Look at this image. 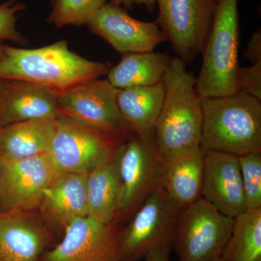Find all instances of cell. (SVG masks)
Returning <instances> with one entry per match:
<instances>
[{"mask_svg": "<svg viewBox=\"0 0 261 261\" xmlns=\"http://www.w3.org/2000/svg\"><path fill=\"white\" fill-rule=\"evenodd\" d=\"M112 67L111 62L89 61L70 50L63 39L36 49L5 46L0 78L27 81L58 94L107 75Z\"/></svg>", "mask_w": 261, "mask_h": 261, "instance_id": "obj_1", "label": "cell"}, {"mask_svg": "<svg viewBox=\"0 0 261 261\" xmlns=\"http://www.w3.org/2000/svg\"><path fill=\"white\" fill-rule=\"evenodd\" d=\"M178 57L171 59L163 77L165 95L154 127L161 160L200 148L202 111L196 78Z\"/></svg>", "mask_w": 261, "mask_h": 261, "instance_id": "obj_2", "label": "cell"}, {"mask_svg": "<svg viewBox=\"0 0 261 261\" xmlns=\"http://www.w3.org/2000/svg\"><path fill=\"white\" fill-rule=\"evenodd\" d=\"M202 152L218 151L240 156L261 151V101L248 95L201 99Z\"/></svg>", "mask_w": 261, "mask_h": 261, "instance_id": "obj_3", "label": "cell"}, {"mask_svg": "<svg viewBox=\"0 0 261 261\" xmlns=\"http://www.w3.org/2000/svg\"><path fill=\"white\" fill-rule=\"evenodd\" d=\"M239 44L238 0H221L196 78V89L201 99L237 94Z\"/></svg>", "mask_w": 261, "mask_h": 261, "instance_id": "obj_4", "label": "cell"}, {"mask_svg": "<svg viewBox=\"0 0 261 261\" xmlns=\"http://www.w3.org/2000/svg\"><path fill=\"white\" fill-rule=\"evenodd\" d=\"M234 219L220 213L200 197L183 207L173 249L179 261H216L227 245Z\"/></svg>", "mask_w": 261, "mask_h": 261, "instance_id": "obj_5", "label": "cell"}, {"mask_svg": "<svg viewBox=\"0 0 261 261\" xmlns=\"http://www.w3.org/2000/svg\"><path fill=\"white\" fill-rule=\"evenodd\" d=\"M182 208L162 187H158L124 227L120 261H140L161 247L172 250Z\"/></svg>", "mask_w": 261, "mask_h": 261, "instance_id": "obj_6", "label": "cell"}, {"mask_svg": "<svg viewBox=\"0 0 261 261\" xmlns=\"http://www.w3.org/2000/svg\"><path fill=\"white\" fill-rule=\"evenodd\" d=\"M118 92L107 79L84 82L58 93L60 113L84 126L124 142L132 132L120 112Z\"/></svg>", "mask_w": 261, "mask_h": 261, "instance_id": "obj_7", "label": "cell"}, {"mask_svg": "<svg viewBox=\"0 0 261 261\" xmlns=\"http://www.w3.org/2000/svg\"><path fill=\"white\" fill-rule=\"evenodd\" d=\"M161 167L154 132L132 133L121 144L118 159L121 185L118 221L133 216L161 186Z\"/></svg>", "mask_w": 261, "mask_h": 261, "instance_id": "obj_8", "label": "cell"}, {"mask_svg": "<svg viewBox=\"0 0 261 261\" xmlns=\"http://www.w3.org/2000/svg\"><path fill=\"white\" fill-rule=\"evenodd\" d=\"M219 3V0H156L155 23L186 64L203 51Z\"/></svg>", "mask_w": 261, "mask_h": 261, "instance_id": "obj_9", "label": "cell"}, {"mask_svg": "<svg viewBox=\"0 0 261 261\" xmlns=\"http://www.w3.org/2000/svg\"><path fill=\"white\" fill-rule=\"evenodd\" d=\"M124 227L118 221L104 224L89 216L73 220L60 243L41 261H120Z\"/></svg>", "mask_w": 261, "mask_h": 261, "instance_id": "obj_10", "label": "cell"}, {"mask_svg": "<svg viewBox=\"0 0 261 261\" xmlns=\"http://www.w3.org/2000/svg\"><path fill=\"white\" fill-rule=\"evenodd\" d=\"M58 173L48 152L0 159V211L38 210L44 191Z\"/></svg>", "mask_w": 261, "mask_h": 261, "instance_id": "obj_11", "label": "cell"}, {"mask_svg": "<svg viewBox=\"0 0 261 261\" xmlns=\"http://www.w3.org/2000/svg\"><path fill=\"white\" fill-rule=\"evenodd\" d=\"M123 142L60 114L48 154L59 173H87Z\"/></svg>", "mask_w": 261, "mask_h": 261, "instance_id": "obj_12", "label": "cell"}, {"mask_svg": "<svg viewBox=\"0 0 261 261\" xmlns=\"http://www.w3.org/2000/svg\"><path fill=\"white\" fill-rule=\"evenodd\" d=\"M87 25L122 55L154 51L167 41L155 22L140 21L111 3L103 5Z\"/></svg>", "mask_w": 261, "mask_h": 261, "instance_id": "obj_13", "label": "cell"}, {"mask_svg": "<svg viewBox=\"0 0 261 261\" xmlns=\"http://www.w3.org/2000/svg\"><path fill=\"white\" fill-rule=\"evenodd\" d=\"M201 197L233 219L247 210L239 156L218 151L205 152Z\"/></svg>", "mask_w": 261, "mask_h": 261, "instance_id": "obj_14", "label": "cell"}, {"mask_svg": "<svg viewBox=\"0 0 261 261\" xmlns=\"http://www.w3.org/2000/svg\"><path fill=\"white\" fill-rule=\"evenodd\" d=\"M53 240L33 212L0 211V261H41Z\"/></svg>", "mask_w": 261, "mask_h": 261, "instance_id": "obj_15", "label": "cell"}, {"mask_svg": "<svg viewBox=\"0 0 261 261\" xmlns=\"http://www.w3.org/2000/svg\"><path fill=\"white\" fill-rule=\"evenodd\" d=\"M58 94L27 81L0 78V127L60 116Z\"/></svg>", "mask_w": 261, "mask_h": 261, "instance_id": "obj_16", "label": "cell"}, {"mask_svg": "<svg viewBox=\"0 0 261 261\" xmlns=\"http://www.w3.org/2000/svg\"><path fill=\"white\" fill-rule=\"evenodd\" d=\"M87 173H59L46 189L38 211L47 226L64 230L73 220L88 216Z\"/></svg>", "mask_w": 261, "mask_h": 261, "instance_id": "obj_17", "label": "cell"}, {"mask_svg": "<svg viewBox=\"0 0 261 261\" xmlns=\"http://www.w3.org/2000/svg\"><path fill=\"white\" fill-rule=\"evenodd\" d=\"M121 145L87 173L88 216L104 224L118 221L121 192L118 168Z\"/></svg>", "mask_w": 261, "mask_h": 261, "instance_id": "obj_18", "label": "cell"}, {"mask_svg": "<svg viewBox=\"0 0 261 261\" xmlns=\"http://www.w3.org/2000/svg\"><path fill=\"white\" fill-rule=\"evenodd\" d=\"M205 152L200 148L161 160V187L182 207L191 205L202 195Z\"/></svg>", "mask_w": 261, "mask_h": 261, "instance_id": "obj_19", "label": "cell"}, {"mask_svg": "<svg viewBox=\"0 0 261 261\" xmlns=\"http://www.w3.org/2000/svg\"><path fill=\"white\" fill-rule=\"evenodd\" d=\"M56 119L29 120L0 127V159L47 153L56 132Z\"/></svg>", "mask_w": 261, "mask_h": 261, "instance_id": "obj_20", "label": "cell"}, {"mask_svg": "<svg viewBox=\"0 0 261 261\" xmlns=\"http://www.w3.org/2000/svg\"><path fill=\"white\" fill-rule=\"evenodd\" d=\"M164 95L163 81L154 85L118 89V108L132 133L154 132Z\"/></svg>", "mask_w": 261, "mask_h": 261, "instance_id": "obj_21", "label": "cell"}, {"mask_svg": "<svg viewBox=\"0 0 261 261\" xmlns=\"http://www.w3.org/2000/svg\"><path fill=\"white\" fill-rule=\"evenodd\" d=\"M172 58L166 53H127L108 73L107 80L118 89L154 85L162 82Z\"/></svg>", "mask_w": 261, "mask_h": 261, "instance_id": "obj_22", "label": "cell"}, {"mask_svg": "<svg viewBox=\"0 0 261 261\" xmlns=\"http://www.w3.org/2000/svg\"><path fill=\"white\" fill-rule=\"evenodd\" d=\"M221 261H261V207L247 209L234 219Z\"/></svg>", "mask_w": 261, "mask_h": 261, "instance_id": "obj_23", "label": "cell"}, {"mask_svg": "<svg viewBox=\"0 0 261 261\" xmlns=\"http://www.w3.org/2000/svg\"><path fill=\"white\" fill-rule=\"evenodd\" d=\"M106 0H51L47 23L61 29L66 25H88Z\"/></svg>", "mask_w": 261, "mask_h": 261, "instance_id": "obj_24", "label": "cell"}, {"mask_svg": "<svg viewBox=\"0 0 261 261\" xmlns=\"http://www.w3.org/2000/svg\"><path fill=\"white\" fill-rule=\"evenodd\" d=\"M247 209L261 207V151L239 156Z\"/></svg>", "mask_w": 261, "mask_h": 261, "instance_id": "obj_25", "label": "cell"}, {"mask_svg": "<svg viewBox=\"0 0 261 261\" xmlns=\"http://www.w3.org/2000/svg\"><path fill=\"white\" fill-rule=\"evenodd\" d=\"M25 9V5L19 0H9L0 4V39L25 45L28 41L16 27L18 14Z\"/></svg>", "mask_w": 261, "mask_h": 261, "instance_id": "obj_26", "label": "cell"}, {"mask_svg": "<svg viewBox=\"0 0 261 261\" xmlns=\"http://www.w3.org/2000/svg\"><path fill=\"white\" fill-rule=\"evenodd\" d=\"M236 89L237 93L248 94L261 100V62L251 66H239Z\"/></svg>", "mask_w": 261, "mask_h": 261, "instance_id": "obj_27", "label": "cell"}, {"mask_svg": "<svg viewBox=\"0 0 261 261\" xmlns=\"http://www.w3.org/2000/svg\"><path fill=\"white\" fill-rule=\"evenodd\" d=\"M246 59L251 62L252 64L261 62V30L257 29L252 34L248 43L247 49L244 53Z\"/></svg>", "mask_w": 261, "mask_h": 261, "instance_id": "obj_28", "label": "cell"}, {"mask_svg": "<svg viewBox=\"0 0 261 261\" xmlns=\"http://www.w3.org/2000/svg\"><path fill=\"white\" fill-rule=\"evenodd\" d=\"M172 250L166 247L154 249L149 252L146 257V261H170V253Z\"/></svg>", "mask_w": 261, "mask_h": 261, "instance_id": "obj_29", "label": "cell"}, {"mask_svg": "<svg viewBox=\"0 0 261 261\" xmlns=\"http://www.w3.org/2000/svg\"><path fill=\"white\" fill-rule=\"evenodd\" d=\"M135 3L136 0H110L109 3L118 7L123 5L126 9L132 10Z\"/></svg>", "mask_w": 261, "mask_h": 261, "instance_id": "obj_30", "label": "cell"}, {"mask_svg": "<svg viewBox=\"0 0 261 261\" xmlns=\"http://www.w3.org/2000/svg\"><path fill=\"white\" fill-rule=\"evenodd\" d=\"M135 4L144 5L149 13L154 11L156 6V0H136Z\"/></svg>", "mask_w": 261, "mask_h": 261, "instance_id": "obj_31", "label": "cell"}, {"mask_svg": "<svg viewBox=\"0 0 261 261\" xmlns=\"http://www.w3.org/2000/svg\"><path fill=\"white\" fill-rule=\"evenodd\" d=\"M5 46L6 44H5L4 41L0 39V63L4 58Z\"/></svg>", "mask_w": 261, "mask_h": 261, "instance_id": "obj_32", "label": "cell"}, {"mask_svg": "<svg viewBox=\"0 0 261 261\" xmlns=\"http://www.w3.org/2000/svg\"><path fill=\"white\" fill-rule=\"evenodd\" d=\"M216 261H221V259H219V260H216Z\"/></svg>", "mask_w": 261, "mask_h": 261, "instance_id": "obj_33", "label": "cell"}, {"mask_svg": "<svg viewBox=\"0 0 261 261\" xmlns=\"http://www.w3.org/2000/svg\"><path fill=\"white\" fill-rule=\"evenodd\" d=\"M219 1L220 2V1H221V0H219Z\"/></svg>", "mask_w": 261, "mask_h": 261, "instance_id": "obj_34", "label": "cell"}]
</instances>
